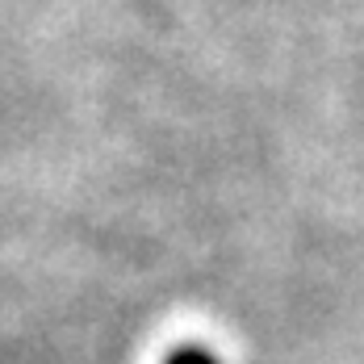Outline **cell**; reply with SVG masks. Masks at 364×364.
Wrapping results in <instances>:
<instances>
[{
  "label": "cell",
  "mask_w": 364,
  "mask_h": 364,
  "mask_svg": "<svg viewBox=\"0 0 364 364\" xmlns=\"http://www.w3.org/2000/svg\"><path fill=\"white\" fill-rule=\"evenodd\" d=\"M164 364H218V356L210 352V348H197V343H184L176 352H168V360Z\"/></svg>",
  "instance_id": "6da1fadb"
}]
</instances>
